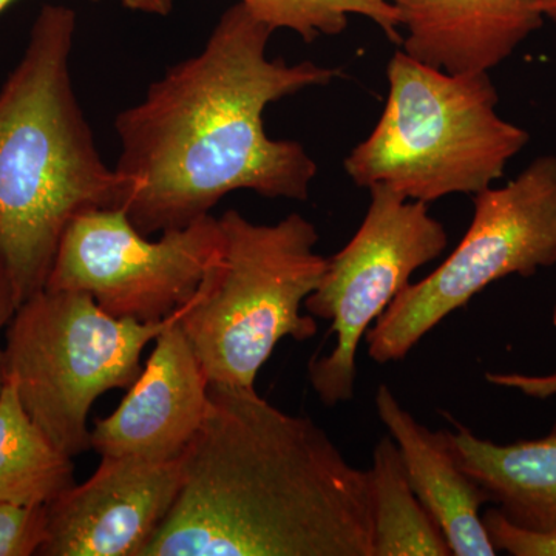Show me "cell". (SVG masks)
Returning a JSON list of instances; mask_svg holds the SVG:
<instances>
[{
    "label": "cell",
    "instance_id": "cell-1",
    "mask_svg": "<svg viewBox=\"0 0 556 556\" xmlns=\"http://www.w3.org/2000/svg\"><path fill=\"white\" fill-rule=\"evenodd\" d=\"M273 33L237 2L200 53L167 68L116 116L115 170L129 182L123 208L139 232L186 228L237 190L309 199L316 161L299 141L269 138L263 113L343 73L313 61L269 60Z\"/></svg>",
    "mask_w": 556,
    "mask_h": 556
},
{
    "label": "cell",
    "instance_id": "cell-2",
    "mask_svg": "<svg viewBox=\"0 0 556 556\" xmlns=\"http://www.w3.org/2000/svg\"><path fill=\"white\" fill-rule=\"evenodd\" d=\"M177 501L142 556H372L368 470L316 420L208 383Z\"/></svg>",
    "mask_w": 556,
    "mask_h": 556
},
{
    "label": "cell",
    "instance_id": "cell-3",
    "mask_svg": "<svg viewBox=\"0 0 556 556\" xmlns=\"http://www.w3.org/2000/svg\"><path fill=\"white\" fill-rule=\"evenodd\" d=\"M76 13L43 5L0 89V270L16 309L46 288L70 223L123 207L129 182L102 160L73 87Z\"/></svg>",
    "mask_w": 556,
    "mask_h": 556
},
{
    "label": "cell",
    "instance_id": "cell-4",
    "mask_svg": "<svg viewBox=\"0 0 556 556\" xmlns=\"http://www.w3.org/2000/svg\"><path fill=\"white\" fill-rule=\"evenodd\" d=\"M387 78L378 124L343 164L358 188L386 186L426 204L455 193L475 197L492 188L530 141L497 113L489 73L452 75L399 50Z\"/></svg>",
    "mask_w": 556,
    "mask_h": 556
},
{
    "label": "cell",
    "instance_id": "cell-5",
    "mask_svg": "<svg viewBox=\"0 0 556 556\" xmlns=\"http://www.w3.org/2000/svg\"><path fill=\"white\" fill-rule=\"evenodd\" d=\"M218 223L217 257L182 306L179 325L208 383L254 390L281 340L317 334L316 317L302 308L328 258L316 251V226L300 214L260 225L230 208Z\"/></svg>",
    "mask_w": 556,
    "mask_h": 556
},
{
    "label": "cell",
    "instance_id": "cell-6",
    "mask_svg": "<svg viewBox=\"0 0 556 556\" xmlns=\"http://www.w3.org/2000/svg\"><path fill=\"white\" fill-rule=\"evenodd\" d=\"M141 324L110 316L86 292L43 288L7 325V379L54 444L76 457L91 450L87 419L97 399L129 390L141 354L177 317Z\"/></svg>",
    "mask_w": 556,
    "mask_h": 556
},
{
    "label": "cell",
    "instance_id": "cell-7",
    "mask_svg": "<svg viewBox=\"0 0 556 556\" xmlns=\"http://www.w3.org/2000/svg\"><path fill=\"white\" fill-rule=\"evenodd\" d=\"M466 236L430 276L408 283L368 329V357L399 362L450 314L510 276L532 277L556 263V156L529 164L503 188L473 197Z\"/></svg>",
    "mask_w": 556,
    "mask_h": 556
},
{
    "label": "cell",
    "instance_id": "cell-8",
    "mask_svg": "<svg viewBox=\"0 0 556 556\" xmlns=\"http://www.w3.org/2000/svg\"><path fill=\"white\" fill-rule=\"evenodd\" d=\"M369 206L353 239L328 258L316 291L305 300L306 313L331 321L334 346L308 364L314 393L327 407L353 401L357 350L368 329L417 269L437 260L448 232L431 217L428 204L386 188H369Z\"/></svg>",
    "mask_w": 556,
    "mask_h": 556
},
{
    "label": "cell",
    "instance_id": "cell-9",
    "mask_svg": "<svg viewBox=\"0 0 556 556\" xmlns=\"http://www.w3.org/2000/svg\"><path fill=\"white\" fill-rule=\"evenodd\" d=\"M219 243L211 214L152 241L123 207L93 208L65 229L46 289L86 292L110 316L159 324L192 300Z\"/></svg>",
    "mask_w": 556,
    "mask_h": 556
},
{
    "label": "cell",
    "instance_id": "cell-10",
    "mask_svg": "<svg viewBox=\"0 0 556 556\" xmlns=\"http://www.w3.org/2000/svg\"><path fill=\"white\" fill-rule=\"evenodd\" d=\"M182 481V463L102 456L84 484L47 506L42 556H142L166 521Z\"/></svg>",
    "mask_w": 556,
    "mask_h": 556
},
{
    "label": "cell",
    "instance_id": "cell-11",
    "mask_svg": "<svg viewBox=\"0 0 556 556\" xmlns=\"http://www.w3.org/2000/svg\"><path fill=\"white\" fill-rule=\"evenodd\" d=\"M155 339L148 364L119 407L90 430L102 456L169 463L185 455L208 412V379L179 316Z\"/></svg>",
    "mask_w": 556,
    "mask_h": 556
},
{
    "label": "cell",
    "instance_id": "cell-12",
    "mask_svg": "<svg viewBox=\"0 0 556 556\" xmlns=\"http://www.w3.org/2000/svg\"><path fill=\"white\" fill-rule=\"evenodd\" d=\"M405 31L408 56L452 75L503 64L544 16L538 0H388Z\"/></svg>",
    "mask_w": 556,
    "mask_h": 556
},
{
    "label": "cell",
    "instance_id": "cell-13",
    "mask_svg": "<svg viewBox=\"0 0 556 556\" xmlns=\"http://www.w3.org/2000/svg\"><path fill=\"white\" fill-rule=\"evenodd\" d=\"M376 409L396 442L409 484L444 533L452 555H497L482 518L489 496L457 466L441 430L417 422L387 383L376 391Z\"/></svg>",
    "mask_w": 556,
    "mask_h": 556
},
{
    "label": "cell",
    "instance_id": "cell-14",
    "mask_svg": "<svg viewBox=\"0 0 556 556\" xmlns=\"http://www.w3.org/2000/svg\"><path fill=\"white\" fill-rule=\"evenodd\" d=\"M441 430L457 466L511 525L556 536V422L551 433L496 444L467 427Z\"/></svg>",
    "mask_w": 556,
    "mask_h": 556
},
{
    "label": "cell",
    "instance_id": "cell-15",
    "mask_svg": "<svg viewBox=\"0 0 556 556\" xmlns=\"http://www.w3.org/2000/svg\"><path fill=\"white\" fill-rule=\"evenodd\" d=\"M75 484L73 457L31 419L7 379L0 394V503L47 507Z\"/></svg>",
    "mask_w": 556,
    "mask_h": 556
},
{
    "label": "cell",
    "instance_id": "cell-16",
    "mask_svg": "<svg viewBox=\"0 0 556 556\" xmlns=\"http://www.w3.org/2000/svg\"><path fill=\"white\" fill-rule=\"evenodd\" d=\"M372 556H453L444 533L409 484L394 439L380 438L368 468Z\"/></svg>",
    "mask_w": 556,
    "mask_h": 556
},
{
    "label": "cell",
    "instance_id": "cell-17",
    "mask_svg": "<svg viewBox=\"0 0 556 556\" xmlns=\"http://www.w3.org/2000/svg\"><path fill=\"white\" fill-rule=\"evenodd\" d=\"M270 30L298 33L305 42L346 30L350 16L375 22L391 42H402L397 11L388 0H239Z\"/></svg>",
    "mask_w": 556,
    "mask_h": 556
},
{
    "label": "cell",
    "instance_id": "cell-18",
    "mask_svg": "<svg viewBox=\"0 0 556 556\" xmlns=\"http://www.w3.org/2000/svg\"><path fill=\"white\" fill-rule=\"evenodd\" d=\"M47 538V507L0 503V556L38 555Z\"/></svg>",
    "mask_w": 556,
    "mask_h": 556
},
{
    "label": "cell",
    "instance_id": "cell-19",
    "mask_svg": "<svg viewBox=\"0 0 556 556\" xmlns=\"http://www.w3.org/2000/svg\"><path fill=\"white\" fill-rule=\"evenodd\" d=\"M482 518L497 552L514 556H556V536L519 529L507 521L497 508H490Z\"/></svg>",
    "mask_w": 556,
    "mask_h": 556
},
{
    "label": "cell",
    "instance_id": "cell-20",
    "mask_svg": "<svg viewBox=\"0 0 556 556\" xmlns=\"http://www.w3.org/2000/svg\"><path fill=\"white\" fill-rule=\"evenodd\" d=\"M485 380L492 386L519 391L527 397L544 399L556 396V372L547 376H527L519 372H486Z\"/></svg>",
    "mask_w": 556,
    "mask_h": 556
},
{
    "label": "cell",
    "instance_id": "cell-21",
    "mask_svg": "<svg viewBox=\"0 0 556 556\" xmlns=\"http://www.w3.org/2000/svg\"><path fill=\"white\" fill-rule=\"evenodd\" d=\"M121 2L126 9L155 14V16H169L174 9V0H121Z\"/></svg>",
    "mask_w": 556,
    "mask_h": 556
},
{
    "label": "cell",
    "instance_id": "cell-22",
    "mask_svg": "<svg viewBox=\"0 0 556 556\" xmlns=\"http://www.w3.org/2000/svg\"><path fill=\"white\" fill-rule=\"evenodd\" d=\"M16 313V303H14L13 292L2 270H0V329L10 324L11 317Z\"/></svg>",
    "mask_w": 556,
    "mask_h": 556
},
{
    "label": "cell",
    "instance_id": "cell-23",
    "mask_svg": "<svg viewBox=\"0 0 556 556\" xmlns=\"http://www.w3.org/2000/svg\"><path fill=\"white\" fill-rule=\"evenodd\" d=\"M538 9L543 13L544 20L556 24V0H538Z\"/></svg>",
    "mask_w": 556,
    "mask_h": 556
},
{
    "label": "cell",
    "instance_id": "cell-24",
    "mask_svg": "<svg viewBox=\"0 0 556 556\" xmlns=\"http://www.w3.org/2000/svg\"><path fill=\"white\" fill-rule=\"evenodd\" d=\"M7 383V367H5V354H3V348H0V394H2L3 387Z\"/></svg>",
    "mask_w": 556,
    "mask_h": 556
},
{
    "label": "cell",
    "instance_id": "cell-25",
    "mask_svg": "<svg viewBox=\"0 0 556 556\" xmlns=\"http://www.w3.org/2000/svg\"><path fill=\"white\" fill-rule=\"evenodd\" d=\"M13 2H14V0H0V14H2L3 11L9 9L11 3H13ZM91 2H101V0H91Z\"/></svg>",
    "mask_w": 556,
    "mask_h": 556
},
{
    "label": "cell",
    "instance_id": "cell-26",
    "mask_svg": "<svg viewBox=\"0 0 556 556\" xmlns=\"http://www.w3.org/2000/svg\"><path fill=\"white\" fill-rule=\"evenodd\" d=\"M552 324H554V327L556 328V302H555L554 311H552Z\"/></svg>",
    "mask_w": 556,
    "mask_h": 556
}]
</instances>
